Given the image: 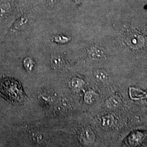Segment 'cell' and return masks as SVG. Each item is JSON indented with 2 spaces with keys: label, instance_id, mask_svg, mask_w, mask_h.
Instances as JSON below:
<instances>
[{
  "label": "cell",
  "instance_id": "cell-10",
  "mask_svg": "<svg viewBox=\"0 0 147 147\" xmlns=\"http://www.w3.org/2000/svg\"><path fill=\"white\" fill-rule=\"evenodd\" d=\"M94 76L98 81L104 82L108 79V75L106 71L102 70H98L94 73Z\"/></svg>",
  "mask_w": 147,
  "mask_h": 147
},
{
  "label": "cell",
  "instance_id": "cell-11",
  "mask_svg": "<svg viewBox=\"0 0 147 147\" xmlns=\"http://www.w3.org/2000/svg\"><path fill=\"white\" fill-rule=\"evenodd\" d=\"M11 11L9 5H0V19L5 18Z\"/></svg>",
  "mask_w": 147,
  "mask_h": 147
},
{
  "label": "cell",
  "instance_id": "cell-1",
  "mask_svg": "<svg viewBox=\"0 0 147 147\" xmlns=\"http://www.w3.org/2000/svg\"><path fill=\"white\" fill-rule=\"evenodd\" d=\"M95 136L93 132L89 128L83 129L80 134V140L84 145H90L94 141Z\"/></svg>",
  "mask_w": 147,
  "mask_h": 147
},
{
  "label": "cell",
  "instance_id": "cell-12",
  "mask_svg": "<svg viewBox=\"0 0 147 147\" xmlns=\"http://www.w3.org/2000/svg\"><path fill=\"white\" fill-rule=\"evenodd\" d=\"M70 39H69L68 37L64 36H57L54 37L55 42L60 44H64L66 42H68Z\"/></svg>",
  "mask_w": 147,
  "mask_h": 147
},
{
  "label": "cell",
  "instance_id": "cell-14",
  "mask_svg": "<svg viewBox=\"0 0 147 147\" xmlns=\"http://www.w3.org/2000/svg\"><path fill=\"white\" fill-rule=\"evenodd\" d=\"M78 5H80L81 3V1L82 0H74Z\"/></svg>",
  "mask_w": 147,
  "mask_h": 147
},
{
  "label": "cell",
  "instance_id": "cell-7",
  "mask_svg": "<svg viewBox=\"0 0 147 147\" xmlns=\"http://www.w3.org/2000/svg\"><path fill=\"white\" fill-rule=\"evenodd\" d=\"M96 99V94L94 92L89 90L84 95V101L87 104H91L94 102Z\"/></svg>",
  "mask_w": 147,
  "mask_h": 147
},
{
  "label": "cell",
  "instance_id": "cell-15",
  "mask_svg": "<svg viewBox=\"0 0 147 147\" xmlns=\"http://www.w3.org/2000/svg\"><path fill=\"white\" fill-rule=\"evenodd\" d=\"M56 0H49V1L50 2V3H55L56 2Z\"/></svg>",
  "mask_w": 147,
  "mask_h": 147
},
{
  "label": "cell",
  "instance_id": "cell-3",
  "mask_svg": "<svg viewBox=\"0 0 147 147\" xmlns=\"http://www.w3.org/2000/svg\"><path fill=\"white\" fill-rule=\"evenodd\" d=\"M64 61L63 57L59 55H53L51 59V65L53 69H59L64 66Z\"/></svg>",
  "mask_w": 147,
  "mask_h": 147
},
{
  "label": "cell",
  "instance_id": "cell-4",
  "mask_svg": "<svg viewBox=\"0 0 147 147\" xmlns=\"http://www.w3.org/2000/svg\"><path fill=\"white\" fill-rule=\"evenodd\" d=\"M28 19L27 17L22 16L14 23L12 27V30L16 31L24 29L28 25Z\"/></svg>",
  "mask_w": 147,
  "mask_h": 147
},
{
  "label": "cell",
  "instance_id": "cell-2",
  "mask_svg": "<svg viewBox=\"0 0 147 147\" xmlns=\"http://www.w3.org/2000/svg\"><path fill=\"white\" fill-rule=\"evenodd\" d=\"M88 54L89 57L93 60H99L104 56L102 50L97 47H93L89 49Z\"/></svg>",
  "mask_w": 147,
  "mask_h": 147
},
{
  "label": "cell",
  "instance_id": "cell-9",
  "mask_svg": "<svg viewBox=\"0 0 147 147\" xmlns=\"http://www.w3.org/2000/svg\"><path fill=\"white\" fill-rule=\"evenodd\" d=\"M115 119L112 116H105L102 118L101 124L104 127H112L114 123Z\"/></svg>",
  "mask_w": 147,
  "mask_h": 147
},
{
  "label": "cell",
  "instance_id": "cell-13",
  "mask_svg": "<svg viewBox=\"0 0 147 147\" xmlns=\"http://www.w3.org/2000/svg\"><path fill=\"white\" fill-rule=\"evenodd\" d=\"M44 140V136L41 134H33V140L37 143H41Z\"/></svg>",
  "mask_w": 147,
  "mask_h": 147
},
{
  "label": "cell",
  "instance_id": "cell-5",
  "mask_svg": "<svg viewBox=\"0 0 147 147\" xmlns=\"http://www.w3.org/2000/svg\"><path fill=\"white\" fill-rule=\"evenodd\" d=\"M39 100L45 105H51L54 102V98L47 93H42L39 96Z\"/></svg>",
  "mask_w": 147,
  "mask_h": 147
},
{
  "label": "cell",
  "instance_id": "cell-8",
  "mask_svg": "<svg viewBox=\"0 0 147 147\" xmlns=\"http://www.w3.org/2000/svg\"><path fill=\"white\" fill-rule=\"evenodd\" d=\"M23 65L27 71H31L34 67L35 63L32 58L30 57H26L24 59Z\"/></svg>",
  "mask_w": 147,
  "mask_h": 147
},
{
  "label": "cell",
  "instance_id": "cell-6",
  "mask_svg": "<svg viewBox=\"0 0 147 147\" xmlns=\"http://www.w3.org/2000/svg\"><path fill=\"white\" fill-rule=\"evenodd\" d=\"M70 84L71 88L74 90H78L83 87L84 85V81L78 78H74L71 80Z\"/></svg>",
  "mask_w": 147,
  "mask_h": 147
}]
</instances>
